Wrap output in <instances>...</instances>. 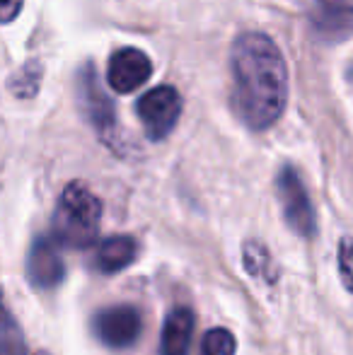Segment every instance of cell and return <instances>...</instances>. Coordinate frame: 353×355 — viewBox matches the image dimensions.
Returning <instances> with one entry per match:
<instances>
[{
  "instance_id": "obj_14",
  "label": "cell",
  "mask_w": 353,
  "mask_h": 355,
  "mask_svg": "<svg viewBox=\"0 0 353 355\" xmlns=\"http://www.w3.org/2000/svg\"><path fill=\"white\" fill-rule=\"evenodd\" d=\"M235 336L227 329H211L203 336L198 355H235Z\"/></svg>"
},
{
  "instance_id": "obj_9",
  "label": "cell",
  "mask_w": 353,
  "mask_h": 355,
  "mask_svg": "<svg viewBox=\"0 0 353 355\" xmlns=\"http://www.w3.org/2000/svg\"><path fill=\"white\" fill-rule=\"evenodd\" d=\"M66 276V263L58 252V244L51 237L34 239L27 257V278L34 288L51 290Z\"/></svg>"
},
{
  "instance_id": "obj_7",
  "label": "cell",
  "mask_w": 353,
  "mask_h": 355,
  "mask_svg": "<svg viewBox=\"0 0 353 355\" xmlns=\"http://www.w3.org/2000/svg\"><path fill=\"white\" fill-rule=\"evenodd\" d=\"M153 75V63L146 51L136 46H123L112 53L107 68V80L119 94L138 89Z\"/></svg>"
},
{
  "instance_id": "obj_11",
  "label": "cell",
  "mask_w": 353,
  "mask_h": 355,
  "mask_svg": "<svg viewBox=\"0 0 353 355\" xmlns=\"http://www.w3.org/2000/svg\"><path fill=\"white\" fill-rule=\"evenodd\" d=\"M193 336V312L189 307H177L167 314L162 329L160 355H189Z\"/></svg>"
},
{
  "instance_id": "obj_5",
  "label": "cell",
  "mask_w": 353,
  "mask_h": 355,
  "mask_svg": "<svg viewBox=\"0 0 353 355\" xmlns=\"http://www.w3.org/2000/svg\"><path fill=\"white\" fill-rule=\"evenodd\" d=\"M78 104L87 121L94 126V131L102 133L104 138L112 136L114 126H117V114H114L112 99L99 87V78L92 63H85L83 71L78 73Z\"/></svg>"
},
{
  "instance_id": "obj_12",
  "label": "cell",
  "mask_w": 353,
  "mask_h": 355,
  "mask_svg": "<svg viewBox=\"0 0 353 355\" xmlns=\"http://www.w3.org/2000/svg\"><path fill=\"white\" fill-rule=\"evenodd\" d=\"M245 266L252 276L264 278V281L273 283L276 281V271H273V261L268 257V252L261 247L259 242H247L245 244Z\"/></svg>"
},
{
  "instance_id": "obj_17",
  "label": "cell",
  "mask_w": 353,
  "mask_h": 355,
  "mask_svg": "<svg viewBox=\"0 0 353 355\" xmlns=\"http://www.w3.org/2000/svg\"><path fill=\"white\" fill-rule=\"evenodd\" d=\"M22 3L24 0H0V22H12L19 15V10H22Z\"/></svg>"
},
{
  "instance_id": "obj_1",
  "label": "cell",
  "mask_w": 353,
  "mask_h": 355,
  "mask_svg": "<svg viewBox=\"0 0 353 355\" xmlns=\"http://www.w3.org/2000/svg\"><path fill=\"white\" fill-rule=\"evenodd\" d=\"M232 104L242 121L266 131L281 119L288 99V71L281 49L261 32H245L230 51Z\"/></svg>"
},
{
  "instance_id": "obj_2",
  "label": "cell",
  "mask_w": 353,
  "mask_h": 355,
  "mask_svg": "<svg viewBox=\"0 0 353 355\" xmlns=\"http://www.w3.org/2000/svg\"><path fill=\"white\" fill-rule=\"evenodd\" d=\"M102 203L80 182H73L63 189L53 213V239L63 247L85 249L97 242Z\"/></svg>"
},
{
  "instance_id": "obj_16",
  "label": "cell",
  "mask_w": 353,
  "mask_h": 355,
  "mask_svg": "<svg viewBox=\"0 0 353 355\" xmlns=\"http://www.w3.org/2000/svg\"><path fill=\"white\" fill-rule=\"evenodd\" d=\"M339 273L346 290L353 293V237H344L339 244Z\"/></svg>"
},
{
  "instance_id": "obj_8",
  "label": "cell",
  "mask_w": 353,
  "mask_h": 355,
  "mask_svg": "<svg viewBox=\"0 0 353 355\" xmlns=\"http://www.w3.org/2000/svg\"><path fill=\"white\" fill-rule=\"evenodd\" d=\"M310 19L322 42H346L353 37V0H315Z\"/></svg>"
},
{
  "instance_id": "obj_4",
  "label": "cell",
  "mask_w": 353,
  "mask_h": 355,
  "mask_svg": "<svg viewBox=\"0 0 353 355\" xmlns=\"http://www.w3.org/2000/svg\"><path fill=\"white\" fill-rule=\"evenodd\" d=\"M138 119H141L143 128H146L148 138L153 141H162L172 133V128L177 126L179 114H182V97L175 87L162 85L150 92H146L141 97L136 107Z\"/></svg>"
},
{
  "instance_id": "obj_3",
  "label": "cell",
  "mask_w": 353,
  "mask_h": 355,
  "mask_svg": "<svg viewBox=\"0 0 353 355\" xmlns=\"http://www.w3.org/2000/svg\"><path fill=\"white\" fill-rule=\"evenodd\" d=\"M276 193H278V201H281L283 218H286L288 227L300 234V237H312L317 230L315 208H312V201L307 196V189L302 184L300 174L291 164L281 167V172H278Z\"/></svg>"
},
{
  "instance_id": "obj_13",
  "label": "cell",
  "mask_w": 353,
  "mask_h": 355,
  "mask_svg": "<svg viewBox=\"0 0 353 355\" xmlns=\"http://www.w3.org/2000/svg\"><path fill=\"white\" fill-rule=\"evenodd\" d=\"M39 83H42V68H39L37 61H29L27 66H22L12 75L10 89H12V94H17V97L29 99L39 92Z\"/></svg>"
},
{
  "instance_id": "obj_15",
  "label": "cell",
  "mask_w": 353,
  "mask_h": 355,
  "mask_svg": "<svg viewBox=\"0 0 353 355\" xmlns=\"http://www.w3.org/2000/svg\"><path fill=\"white\" fill-rule=\"evenodd\" d=\"M0 355H27L22 334L12 319L0 322Z\"/></svg>"
},
{
  "instance_id": "obj_18",
  "label": "cell",
  "mask_w": 353,
  "mask_h": 355,
  "mask_svg": "<svg viewBox=\"0 0 353 355\" xmlns=\"http://www.w3.org/2000/svg\"><path fill=\"white\" fill-rule=\"evenodd\" d=\"M5 317V307H3V290H0V319Z\"/></svg>"
},
{
  "instance_id": "obj_6",
  "label": "cell",
  "mask_w": 353,
  "mask_h": 355,
  "mask_svg": "<svg viewBox=\"0 0 353 355\" xmlns=\"http://www.w3.org/2000/svg\"><path fill=\"white\" fill-rule=\"evenodd\" d=\"M94 331L109 348H128L141 336V314L131 304H114L97 314Z\"/></svg>"
},
{
  "instance_id": "obj_10",
  "label": "cell",
  "mask_w": 353,
  "mask_h": 355,
  "mask_svg": "<svg viewBox=\"0 0 353 355\" xmlns=\"http://www.w3.org/2000/svg\"><path fill=\"white\" fill-rule=\"evenodd\" d=\"M138 254V242L128 234H114L99 242L94 252V266L102 273H119L133 263Z\"/></svg>"
},
{
  "instance_id": "obj_19",
  "label": "cell",
  "mask_w": 353,
  "mask_h": 355,
  "mask_svg": "<svg viewBox=\"0 0 353 355\" xmlns=\"http://www.w3.org/2000/svg\"><path fill=\"white\" fill-rule=\"evenodd\" d=\"M37 355H51V353H49V351H39Z\"/></svg>"
}]
</instances>
